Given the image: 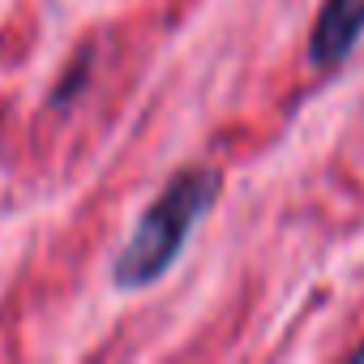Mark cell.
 I'll return each mask as SVG.
<instances>
[{"label":"cell","instance_id":"1","mask_svg":"<svg viewBox=\"0 0 364 364\" xmlns=\"http://www.w3.org/2000/svg\"><path fill=\"white\" fill-rule=\"evenodd\" d=\"M219 189H223L219 167H185V171H176L163 185V193L146 206V215L137 219V228L124 240V249L116 253V266H112L116 287L141 291V287L159 283L180 262L193 228L210 215Z\"/></svg>","mask_w":364,"mask_h":364},{"label":"cell","instance_id":"2","mask_svg":"<svg viewBox=\"0 0 364 364\" xmlns=\"http://www.w3.org/2000/svg\"><path fill=\"white\" fill-rule=\"evenodd\" d=\"M360 39H364V0H326L309 35V60L317 69H338Z\"/></svg>","mask_w":364,"mask_h":364},{"label":"cell","instance_id":"3","mask_svg":"<svg viewBox=\"0 0 364 364\" xmlns=\"http://www.w3.org/2000/svg\"><path fill=\"white\" fill-rule=\"evenodd\" d=\"M351 360H355V364H364V343H360V347L351 351Z\"/></svg>","mask_w":364,"mask_h":364}]
</instances>
